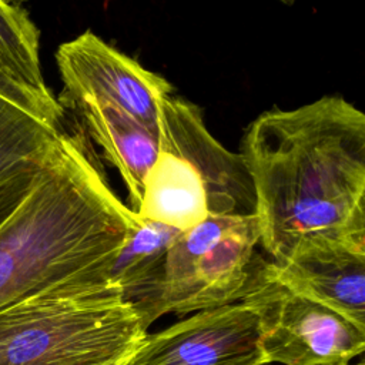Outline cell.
Listing matches in <instances>:
<instances>
[{"label":"cell","instance_id":"9c48e42d","mask_svg":"<svg viewBox=\"0 0 365 365\" xmlns=\"http://www.w3.org/2000/svg\"><path fill=\"white\" fill-rule=\"evenodd\" d=\"M268 275L291 292L318 302L365 331V245L308 240L279 264H267Z\"/></svg>","mask_w":365,"mask_h":365},{"label":"cell","instance_id":"3957f363","mask_svg":"<svg viewBox=\"0 0 365 365\" xmlns=\"http://www.w3.org/2000/svg\"><path fill=\"white\" fill-rule=\"evenodd\" d=\"M158 151L137 215L185 231L211 217L254 215L255 192L241 153L207 128L201 108L170 96L160 107Z\"/></svg>","mask_w":365,"mask_h":365},{"label":"cell","instance_id":"30bf717a","mask_svg":"<svg viewBox=\"0 0 365 365\" xmlns=\"http://www.w3.org/2000/svg\"><path fill=\"white\" fill-rule=\"evenodd\" d=\"M66 106L77 114L88 140L101 148L106 161L117 170L127 188V207L137 212L147 174L157 157V133L107 103L78 100Z\"/></svg>","mask_w":365,"mask_h":365},{"label":"cell","instance_id":"8992f818","mask_svg":"<svg viewBox=\"0 0 365 365\" xmlns=\"http://www.w3.org/2000/svg\"><path fill=\"white\" fill-rule=\"evenodd\" d=\"M245 301L259 315L265 364L349 365L364 352V329L338 312L291 292L268 275L267 265L261 282Z\"/></svg>","mask_w":365,"mask_h":365},{"label":"cell","instance_id":"2e32d148","mask_svg":"<svg viewBox=\"0 0 365 365\" xmlns=\"http://www.w3.org/2000/svg\"><path fill=\"white\" fill-rule=\"evenodd\" d=\"M356 365H364V364H362V362H359V364H356Z\"/></svg>","mask_w":365,"mask_h":365},{"label":"cell","instance_id":"9a60e30c","mask_svg":"<svg viewBox=\"0 0 365 365\" xmlns=\"http://www.w3.org/2000/svg\"><path fill=\"white\" fill-rule=\"evenodd\" d=\"M130 359V358H128ZM128 359H124L123 362H120V364H115V365H128Z\"/></svg>","mask_w":365,"mask_h":365},{"label":"cell","instance_id":"5bb4252c","mask_svg":"<svg viewBox=\"0 0 365 365\" xmlns=\"http://www.w3.org/2000/svg\"><path fill=\"white\" fill-rule=\"evenodd\" d=\"M0 97L51 127H61L64 108L53 93L43 94L13 80L0 68Z\"/></svg>","mask_w":365,"mask_h":365},{"label":"cell","instance_id":"5b68a950","mask_svg":"<svg viewBox=\"0 0 365 365\" xmlns=\"http://www.w3.org/2000/svg\"><path fill=\"white\" fill-rule=\"evenodd\" d=\"M254 215L211 217L171 242L160 282L137 309L143 328L165 314L184 315L244 301L261 282L267 259L257 251Z\"/></svg>","mask_w":365,"mask_h":365},{"label":"cell","instance_id":"8fae6325","mask_svg":"<svg viewBox=\"0 0 365 365\" xmlns=\"http://www.w3.org/2000/svg\"><path fill=\"white\" fill-rule=\"evenodd\" d=\"M61 130L0 97V221L27 195Z\"/></svg>","mask_w":365,"mask_h":365},{"label":"cell","instance_id":"277c9868","mask_svg":"<svg viewBox=\"0 0 365 365\" xmlns=\"http://www.w3.org/2000/svg\"><path fill=\"white\" fill-rule=\"evenodd\" d=\"M145 335L108 281L60 287L0 311V365H115Z\"/></svg>","mask_w":365,"mask_h":365},{"label":"cell","instance_id":"6da1fadb","mask_svg":"<svg viewBox=\"0 0 365 365\" xmlns=\"http://www.w3.org/2000/svg\"><path fill=\"white\" fill-rule=\"evenodd\" d=\"M241 155L269 262L315 238L365 245V115L354 104L325 96L264 111L248 125Z\"/></svg>","mask_w":365,"mask_h":365},{"label":"cell","instance_id":"7c38bea8","mask_svg":"<svg viewBox=\"0 0 365 365\" xmlns=\"http://www.w3.org/2000/svg\"><path fill=\"white\" fill-rule=\"evenodd\" d=\"M178 232L170 225L141 218L114 258L107 281L120 289L135 312L154 294L167 251Z\"/></svg>","mask_w":365,"mask_h":365},{"label":"cell","instance_id":"4fadbf2b","mask_svg":"<svg viewBox=\"0 0 365 365\" xmlns=\"http://www.w3.org/2000/svg\"><path fill=\"white\" fill-rule=\"evenodd\" d=\"M0 68L20 84L51 93L40 67V33L26 9L0 1Z\"/></svg>","mask_w":365,"mask_h":365},{"label":"cell","instance_id":"ba28073f","mask_svg":"<svg viewBox=\"0 0 365 365\" xmlns=\"http://www.w3.org/2000/svg\"><path fill=\"white\" fill-rule=\"evenodd\" d=\"M259 338L258 311L244 299L145 335L128 365H265Z\"/></svg>","mask_w":365,"mask_h":365},{"label":"cell","instance_id":"7a4b0ae2","mask_svg":"<svg viewBox=\"0 0 365 365\" xmlns=\"http://www.w3.org/2000/svg\"><path fill=\"white\" fill-rule=\"evenodd\" d=\"M140 222L83 128L61 130L27 195L0 221V311L60 287L106 282Z\"/></svg>","mask_w":365,"mask_h":365},{"label":"cell","instance_id":"52a82bcc","mask_svg":"<svg viewBox=\"0 0 365 365\" xmlns=\"http://www.w3.org/2000/svg\"><path fill=\"white\" fill-rule=\"evenodd\" d=\"M63 81L58 103L78 100L111 104L157 133L161 103L173 86L160 74L87 30L64 41L56 51Z\"/></svg>","mask_w":365,"mask_h":365}]
</instances>
